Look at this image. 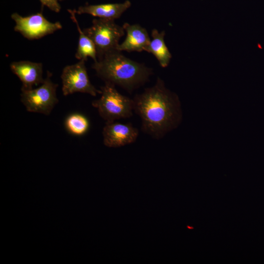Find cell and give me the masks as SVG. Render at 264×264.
Returning <instances> with one entry per match:
<instances>
[{"mask_svg":"<svg viewBox=\"0 0 264 264\" xmlns=\"http://www.w3.org/2000/svg\"><path fill=\"white\" fill-rule=\"evenodd\" d=\"M133 100L134 112L141 120V130L154 139L163 138L182 121L179 97L166 87L160 77L153 86L136 94Z\"/></svg>","mask_w":264,"mask_h":264,"instance_id":"cell-1","label":"cell"},{"mask_svg":"<svg viewBox=\"0 0 264 264\" xmlns=\"http://www.w3.org/2000/svg\"><path fill=\"white\" fill-rule=\"evenodd\" d=\"M92 68L104 82L121 87L131 93L145 84L153 70L124 56L121 51H110L94 62Z\"/></svg>","mask_w":264,"mask_h":264,"instance_id":"cell-2","label":"cell"},{"mask_svg":"<svg viewBox=\"0 0 264 264\" xmlns=\"http://www.w3.org/2000/svg\"><path fill=\"white\" fill-rule=\"evenodd\" d=\"M101 97L92 102L106 123L131 117L134 112V102L119 93L113 84L105 82L101 87Z\"/></svg>","mask_w":264,"mask_h":264,"instance_id":"cell-3","label":"cell"},{"mask_svg":"<svg viewBox=\"0 0 264 264\" xmlns=\"http://www.w3.org/2000/svg\"><path fill=\"white\" fill-rule=\"evenodd\" d=\"M83 30L94 43L97 59L117 50L119 41L125 33L123 26L116 24L114 20L100 18L93 19L92 25Z\"/></svg>","mask_w":264,"mask_h":264,"instance_id":"cell-4","label":"cell"},{"mask_svg":"<svg viewBox=\"0 0 264 264\" xmlns=\"http://www.w3.org/2000/svg\"><path fill=\"white\" fill-rule=\"evenodd\" d=\"M51 76L52 74L47 71L46 78L39 87L21 89V102L28 111L48 115L58 103L56 95L58 85L52 81Z\"/></svg>","mask_w":264,"mask_h":264,"instance_id":"cell-5","label":"cell"},{"mask_svg":"<svg viewBox=\"0 0 264 264\" xmlns=\"http://www.w3.org/2000/svg\"><path fill=\"white\" fill-rule=\"evenodd\" d=\"M11 18L15 22L14 30L30 40L42 38L62 28L59 22L48 21L41 12L26 17L14 13Z\"/></svg>","mask_w":264,"mask_h":264,"instance_id":"cell-6","label":"cell"},{"mask_svg":"<svg viewBox=\"0 0 264 264\" xmlns=\"http://www.w3.org/2000/svg\"><path fill=\"white\" fill-rule=\"evenodd\" d=\"M61 78L64 96L75 92L88 93L93 96L101 93V90L96 89L91 83L84 60H79L76 64L65 66Z\"/></svg>","mask_w":264,"mask_h":264,"instance_id":"cell-7","label":"cell"},{"mask_svg":"<svg viewBox=\"0 0 264 264\" xmlns=\"http://www.w3.org/2000/svg\"><path fill=\"white\" fill-rule=\"evenodd\" d=\"M104 144L109 148H118L136 141L138 130L132 124L117 122L106 123L103 132Z\"/></svg>","mask_w":264,"mask_h":264,"instance_id":"cell-8","label":"cell"},{"mask_svg":"<svg viewBox=\"0 0 264 264\" xmlns=\"http://www.w3.org/2000/svg\"><path fill=\"white\" fill-rule=\"evenodd\" d=\"M12 72L22 83L21 89H30L35 86L42 84L43 78V64L29 61L13 62L10 65Z\"/></svg>","mask_w":264,"mask_h":264,"instance_id":"cell-9","label":"cell"},{"mask_svg":"<svg viewBox=\"0 0 264 264\" xmlns=\"http://www.w3.org/2000/svg\"><path fill=\"white\" fill-rule=\"evenodd\" d=\"M123 27L126 33L125 40L119 44L117 50L128 52L147 51L151 39L147 30L138 24L126 22Z\"/></svg>","mask_w":264,"mask_h":264,"instance_id":"cell-10","label":"cell"},{"mask_svg":"<svg viewBox=\"0 0 264 264\" xmlns=\"http://www.w3.org/2000/svg\"><path fill=\"white\" fill-rule=\"evenodd\" d=\"M131 5V2L126 0L123 3L85 5L74 11L78 14H88L100 19L115 20Z\"/></svg>","mask_w":264,"mask_h":264,"instance_id":"cell-11","label":"cell"},{"mask_svg":"<svg viewBox=\"0 0 264 264\" xmlns=\"http://www.w3.org/2000/svg\"><path fill=\"white\" fill-rule=\"evenodd\" d=\"M70 14V18L75 23L79 32L78 46L75 53V57L79 60L86 61L88 57H90L94 62L97 61V52L95 44L91 39L86 35L79 26L76 18L74 10H68Z\"/></svg>","mask_w":264,"mask_h":264,"instance_id":"cell-12","label":"cell"},{"mask_svg":"<svg viewBox=\"0 0 264 264\" xmlns=\"http://www.w3.org/2000/svg\"><path fill=\"white\" fill-rule=\"evenodd\" d=\"M165 35L164 31L159 32L156 29H154L151 33L152 40L147 51L155 56L162 67H166L169 65L172 57L165 44Z\"/></svg>","mask_w":264,"mask_h":264,"instance_id":"cell-13","label":"cell"},{"mask_svg":"<svg viewBox=\"0 0 264 264\" xmlns=\"http://www.w3.org/2000/svg\"><path fill=\"white\" fill-rule=\"evenodd\" d=\"M65 126L67 131L72 134L82 135L88 130L89 123L85 116L81 114L74 113L66 118Z\"/></svg>","mask_w":264,"mask_h":264,"instance_id":"cell-14","label":"cell"},{"mask_svg":"<svg viewBox=\"0 0 264 264\" xmlns=\"http://www.w3.org/2000/svg\"><path fill=\"white\" fill-rule=\"evenodd\" d=\"M42 5L49 8L55 12H59L61 10V6L58 2L59 0H40Z\"/></svg>","mask_w":264,"mask_h":264,"instance_id":"cell-15","label":"cell"}]
</instances>
